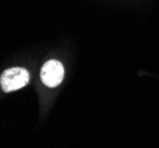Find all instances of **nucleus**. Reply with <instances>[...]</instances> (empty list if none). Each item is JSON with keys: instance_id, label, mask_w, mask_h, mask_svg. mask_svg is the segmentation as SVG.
<instances>
[{"instance_id": "nucleus-1", "label": "nucleus", "mask_w": 159, "mask_h": 148, "mask_svg": "<svg viewBox=\"0 0 159 148\" xmlns=\"http://www.w3.org/2000/svg\"><path fill=\"white\" fill-rule=\"evenodd\" d=\"M29 72L23 67H11L4 71L0 77L1 89L6 93L14 91L25 87L29 83Z\"/></svg>"}, {"instance_id": "nucleus-2", "label": "nucleus", "mask_w": 159, "mask_h": 148, "mask_svg": "<svg viewBox=\"0 0 159 148\" xmlns=\"http://www.w3.org/2000/svg\"><path fill=\"white\" fill-rule=\"evenodd\" d=\"M42 82L49 88L60 85L64 78V67L58 61H48L40 70Z\"/></svg>"}]
</instances>
